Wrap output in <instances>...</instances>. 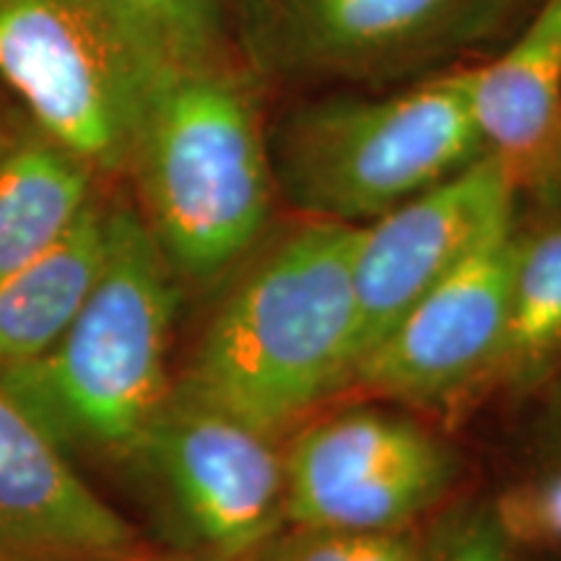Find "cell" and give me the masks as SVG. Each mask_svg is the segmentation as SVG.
Instances as JSON below:
<instances>
[{
  "mask_svg": "<svg viewBox=\"0 0 561 561\" xmlns=\"http://www.w3.org/2000/svg\"><path fill=\"white\" fill-rule=\"evenodd\" d=\"M359 227L310 219L237 280L178 392L280 439L346 392L359 362Z\"/></svg>",
  "mask_w": 561,
  "mask_h": 561,
  "instance_id": "1",
  "label": "cell"
},
{
  "mask_svg": "<svg viewBox=\"0 0 561 561\" xmlns=\"http://www.w3.org/2000/svg\"><path fill=\"white\" fill-rule=\"evenodd\" d=\"M174 276L144 216L107 208V255L94 289L47 354L0 371V388L66 450L136 453L172 392Z\"/></svg>",
  "mask_w": 561,
  "mask_h": 561,
  "instance_id": "2",
  "label": "cell"
},
{
  "mask_svg": "<svg viewBox=\"0 0 561 561\" xmlns=\"http://www.w3.org/2000/svg\"><path fill=\"white\" fill-rule=\"evenodd\" d=\"M128 170L144 221L178 276H221L268 224L276 178L261 115L250 89L219 62L164 76Z\"/></svg>",
  "mask_w": 561,
  "mask_h": 561,
  "instance_id": "3",
  "label": "cell"
},
{
  "mask_svg": "<svg viewBox=\"0 0 561 561\" xmlns=\"http://www.w3.org/2000/svg\"><path fill=\"white\" fill-rule=\"evenodd\" d=\"M268 149L276 187L294 206L351 227L380 219L483 153L468 70L382 100L299 110Z\"/></svg>",
  "mask_w": 561,
  "mask_h": 561,
  "instance_id": "4",
  "label": "cell"
},
{
  "mask_svg": "<svg viewBox=\"0 0 561 561\" xmlns=\"http://www.w3.org/2000/svg\"><path fill=\"white\" fill-rule=\"evenodd\" d=\"M172 68L115 0H0V79L91 172L128 170Z\"/></svg>",
  "mask_w": 561,
  "mask_h": 561,
  "instance_id": "5",
  "label": "cell"
},
{
  "mask_svg": "<svg viewBox=\"0 0 561 561\" xmlns=\"http://www.w3.org/2000/svg\"><path fill=\"white\" fill-rule=\"evenodd\" d=\"M286 525L405 530L450 489L453 453L416 421L354 409L312 421L284 447Z\"/></svg>",
  "mask_w": 561,
  "mask_h": 561,
  "instance_id": "6",
  "label": "cell"
},
{
  "mask_svg": "<svg viewBox=\"0 0 561 561\" xmlns=\"http://www.w3.org/2000/svg\"><path fill=\"white\" fill-rule=\"evenodd\" d=\"M280 439L172 390L136 455L216 559L240 561L286 525Z\"/></svg>",
  "mask_w": 561,
  "mask_h": 561,
  "instance_id": "7",
  "label": "cell"
},
{
  "mask_svg": "<svg viewBox=\"0 0 561 561\" xmlns=\"http://www.w3.org/2000/svg\"><path fill=\"white\" fill-rule=\"evenodd\" d=\"M517 244L504 221L356 364L348 390L409 403H442L481 385L507 322Z\"/></svg>",
  "mask_w": 561,
  "mask_h": 561,
  "instance_id": "8",
  "label": "cell"
},
{
  "mask_svg": "<svg viewBox=\"0 0 561 561\" xmlns=\"http://www.w3.org/2000/svg\"><path fill=\"white\" fill-rule=\"evenodd\" d=\"M515 182L500 161L481 153L450 178L359 227L351 268L359 362L413 301L458 268L491 231L515 219Z\"/></svg>",
  "mask_w": 561,
  "mask_h": 561,
  "instance_id": "9",
  "label": "cell"
},
{
  "mask_svg": "<svg viewBox=\"0 0 561 561\" xmlns=\"http://www.w3.org/2000/svg\"><path fill=\"white\" fill-rule=\"evenodd\" d=\"M510 0H255V37L271 66L369 79L466 45Z\"/></svg>",
  "mask_w": 561,
  "mask_h": 561,
  "instance_id": "10",
  "label": "cell"
},
{
  "mask_svg": "<svg viewBox=\"0 0 561 561\" xmlns=\"http://www.w3.org/2000/svg\"><path fill=\"white\" fill-rule=\"evenodd\" d=\"M133 538L66 447L0 388V561H104L130 553Z\"/></svg>",
  "mask_w": 561,
  "mask_h": 561,
  "instance_id": "11",
  "label": "cell"
},
{
  "mask_svg": "<svg viewBox=\"0 0 561 561\" xmlns=\"http://www.w3.org/2000/svg\"><path fill=\"white\" fill-rule=\"evenodd\" d=\"M468 100L483 153L500 161L517 191L553 172L561 133V0H543L500 58L468 70Z\"/></svg>",
  "mask_w": 561,
  "mask_h": 561,
  "instance_id": "12",
  "label": "cell"
},
{
  "mask_svg": "<svg viewBox=\"0 0 561 561\" xmlns=\"http://www.w3.org/2000/svg\"><path fill=\"white\" fill-rule=\"evenodd\" d=\"M107 208L91 201L53 248L0 278V371L39 359L62 339L100 278Z\"/></svg>",
  "mask_w": 561,
  "mask_h": 561,
  "instance_id": "13",
  "label": "cell"
},
{
  "mask_svg": "<svg viewBox=\"0 0 561 561\" xmlns=\"http://www.w3.org/2000/svg\"><path fill=\"white\" fill-rule=\"evenodd\" d=\"M94 172L37 133L0 146V278L53 248L91 201Z\"/></svg>",
  "mask_w": 561,
  "mask_h": 561,
  "instance_id": "14",
  "label": "cell"
},
{
  "mask_svg": "<svg viewBox=\"0 0 561 561\" xmlns=\"http://www.w3.org/2000/svg\"><path fill=\"white\" fill-rule=\"evenodd\" d=\"M561 356V224L520 237L507 322L483 382L525 388ZM481 382V385H483Z\"/></svg>",
  "mask_w": 561,
  "mask_h": 561,
  "instance_id": "15",
  "label": "cell"
},
{
  "mask_svg": "<svg viewBox=\"0 0 561 561\" xmlns=\"http://www.w3.org/2000/svg\"><path fill=\"white\" fill-rule=\"evenodd\" d=\"M434 549L411 528L333 530L284 525L240 561H432Z\"/></svg>",
  "mask_w": 561,
  "mask_h": 561,
  "instance_id": "16",
  "label": "cell"
},
{
  "mask_svg": "<svg viewBox=\"0 0 561 561\" xmlns=\"http://www.w3.org/2000/svg\"><path fill=\"white\" fill-rule=\"evenodd\" d=\"M174 68L216 62L221 0H115Z\"/></svg>",
  "mask_w": 561,
  "mask_h": 561,
  "instance_id": "17",
  "label": "cell"
},
{
  "mask_svg": "<svg viewBox=\"0 0 561 561\" xmlns=\"http://www.w3.org/2000/svg\"><path fill=\"white\" fill-rule=\"evenodd\" d=\"M494 512L515 546L561 549V462L541 479L507 491Z\"/></svg>",
  "mask_w": 561,
  "mask_h": 561,
  "instance_id": "18",
  "label": "cell"
},
{
  "mask_svg": "<svg viewBox=\"0 0 561 561\" xmlns=\"http://www.w3.org/2000/svg\"><path fill=\"white\" fill-rule=\"evenodd\" d=\"M515 543L494 510H481L455 525L432 561H515Z\"/></svg>",
  "mask_w": 561,
  "mask_h": 561,
  "instance_id": "19",
  "label": "cell"
},
{
  "mask_svg": "<svg viewBox=\"0 0 561 561\" xmlns=\"http://www.w3.org/2000/svg\"><path fill=\"white\" fill-rule=\"evenodd\" d=\"M104 561H224L216 557H133V553H125V557L104 559Z\"/></svg>",
  "mask_w": 561,
  "mask_h": 561,
  "instance_id": "20",
  "label": "cell"
},
{
  "mask_svg": "<svg viewBox=\"0 0 561 561\" xmlns=\"http://www.w3.org/2000/svg\"><path fill=\"white\" fill-rule=\"evenodd\" d=\"M553 172H557L559 180H561V133H559V140H557V153H553Z\"/></svg>",
  "mask_w": 561,
  "mask_h": 561,
  "instance_id": "21",
  "label": "cell"
},
{
  "mask_svg": "<svg viewBox=\"0 0 561 561\" xmlns=\"http://www.w3.org/2000/svg\"><path fill=\"white\" fill-rule=\"evenodd\" d=\"M0 146H3V133H0Z\"/></svg>",
  "mask_w": 561,
  "mask_h": 561,
  "instance_id": "22",
  "label": "cell"
}]
</instances>
